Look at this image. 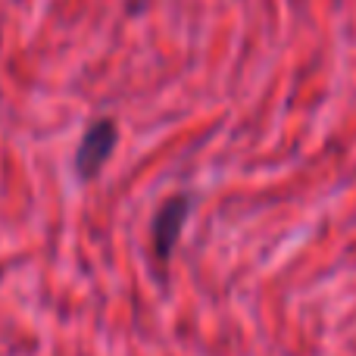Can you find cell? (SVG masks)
Masks as SVG:
<instances>
[{
  "mask_svg": "<svg viewBox=\"0 0 356 356\" xmlns=\"http://www.w3.org/2000/svg\"><path fill=\"white\" fill-rule=\"evenodd\" d=\"M191 209H194V197L188 191L181 194H172L156 207L154 219H150V253H154L156 266H160L163 278L169 272V263H172V253L181 241V232H184V222H188Z\"/></svg>",
  "mask_w": 356,
  "mask_h": 356,
  "instance_id": "6da1fadb",
  "label": "cell"
},
{
  "mask_svg": "<svg viewBox=\"0 0 356 356\" xmlns=\"http://www.w3.org/2000/svg\"><path fill=\"white\" fill-rule=\"evenodd\" d=\"M116 147H119L116 119H110V116L94 119V122L85 129V135H81L79 147H75V160H72L75 175H79L81 181H94V178L104 172V166L110 163V156Z\"/></svg>",
  "mask_w": 356,
  "mask_h": 356,
  "instance_id": "7a4b0ae2",
  "label": "cell"
},
{
  "mask_svg": "<svg viewBox=\"0 0 356 356\" xmlns=\"http://www.w3.org/2000/svg\"><path fill=\"white\" fill-rule=\"evenodd\" d=\"M129 3V16H141L147 10V0H125Z\"/></svg>",
  "mask_w": 356,
  "mask_h": 356,
  "instance_id": "3957f363",
  "label": "cell"
}]
</instances>
